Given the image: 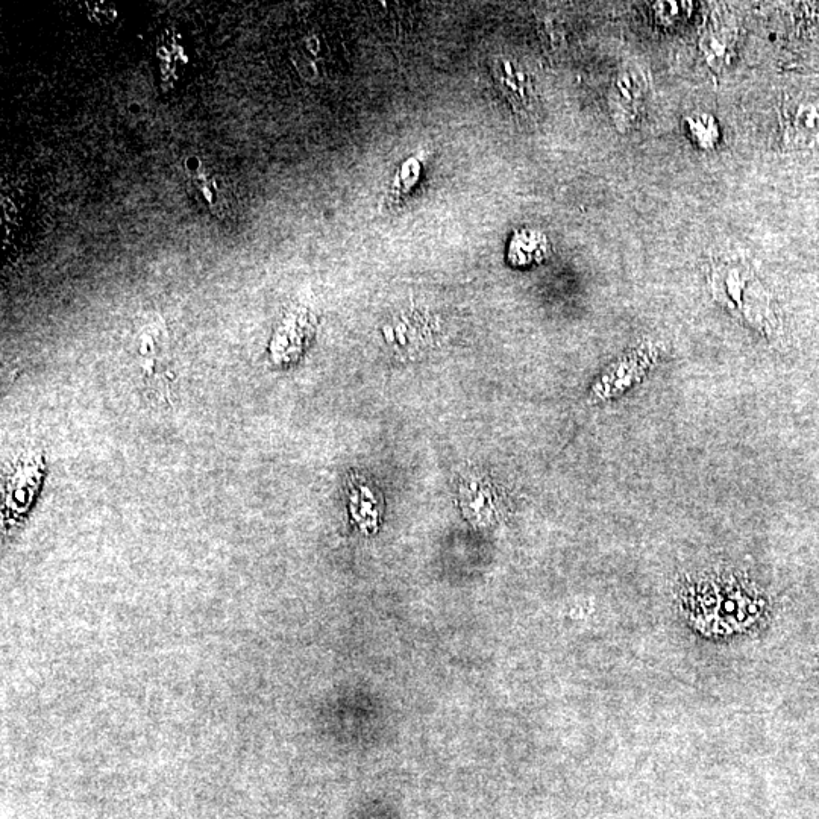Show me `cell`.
I'll list each match as a JSON object with an SVG mask.
<instances>
[{"label": "cell", "mask_w": 819, "mask_h": 819, "mask_svg": "<svg viewBox=\"0 0 819 819\" xmlns=\"http://www.w3.org/2000/svg\"><path fill=\"white\" fill-rule=\"evenodd\" d=\"M713 295L724 307L753 327L769 331L777 325L768 293L753 270L739 261H728L713 270Z\"/></svg>", "instance_id": "cell-1"}, {"label": "cell", "mask_w": 819, "mask_h": 819, "mask_svg": "<svg viewBox=\"0 0 819 819\" xmlns=\"http://www.w3.org/2000/svg\"><path fill=\"white\" fill-rule=\"evenodd\" d=\"M783 145L791 151H812L819 148L818 99L789 98L780 111Z\"/></svg>", "instance_id": "cell-2"}, {"label": "cell", "mask_w": 819, "mask_h": 819, "mask_svg": "<svg viewBox=\"0 0 819 819\" xmlns=\"http://www.w3.org/2000/svg\"><path fill=\"white\" fill-rule=\"evenodd\" d=\"M648 79L644 70L637 66L627 67L619 73L610 93V110L616 126L621 131L630 128L644 110Z\"/></svg>", "instance_id": "cell-3"}, {"label": "cell", "mask_w": 819, "mask_h": 819, "mask_svg": "<svg viewBox=\"0 0 819 819\" xmlns=\"http://www.w3.org/2000/svg\"><path fill=\"white\" fill-rule=\"evenodd\" d=\"M493 73L513 110L525 116L534 114L537 108L536 90L524 67L509 58H501L493 66Z\"/></svg>", "instance_id": "cell-4"}, {"label": "cell", "mask_w": 819, "mask_h": 819, "mask_svg": "<svg viewBox=\"0 0 819 819\" xmlns=\"http://www.w3.org/2000/svg\"><path fill=\"white\" fill-rule=\"evenodd\" d=\"M736 31L728 23L713 17L700 38V51L706 63L719 72L730 64L735 54Z\"/></svg>", "instance_id": "cell-5"}, {"label": "cell", "mask_w": 819, "mask_h": 819, "mask_svg": "<svg viewBox=\"0 0 819 819\" xmlns=\"http://www.w3.org/2000/svg\"><path fill=\"white\" fill-rule=\"evenodd\" d=\"M683 129L689 140L701 151H712L721 140V129L709 113L689 114L683 120Z\"/></svg>", "instance_id": "cell-6"}, {"label": "cell", "mask_w": 819, "mask_h": 819, "mask_svg": "<svg viewBox=\"0 0 819 819\" xmlns=\"http://www.w3.org/2000/svg\"><path fill=\"white\" fill-rule=\"evenodd\" d=\"M205 173L193 176V187L196 190V198L201 199L204 207L213 211V214H222L225 211V196L222 190L217 187L214 179L205 178Z\"/></svg>", "instance_id": "cell-7"}, {"label": "cell", "mask_w": 819, "mask_h": 819, "mask_svg": "<svg viewBox=\"0 0 819 819\" xmlns=\"http://www.w3.org/2000/svg\"><path fill=\"white\" fill-rule=\"evenodd\" d=\"M653 11L660 23L665 26H672L691 16L692 4L662 2V4L654 5Z\"/></svg>", "instance_id": "cell-8"}, {"label": "cell", "mask_w": 819, "mask_h": 819, "mask_svg": "<svg viewBox=\"0 0 819 819\" xmlns=\"http://www.w3.org/2000/svg\"><path fill=\"white\" fill-rule=\"evenodd\" d=\"M810 13H812L810 14V16H812V19H815V22L818 23L819 25V7H816L815 5V8H812V10H810Z\"/></svg>", "instance_id": "cell-9"}]
</instances>
